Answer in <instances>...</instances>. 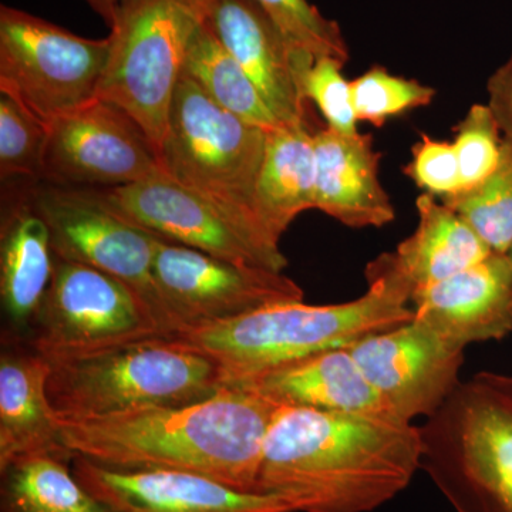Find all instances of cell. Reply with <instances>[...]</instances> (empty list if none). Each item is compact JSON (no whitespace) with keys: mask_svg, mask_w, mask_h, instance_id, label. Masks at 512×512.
<instances>
[{"mask_svg":"<svg viewBox=\"0 0 512 512\" xmlns=\"http://www.w3.org/2000/svg\"><path fill=\"white\" fill-rule=\"evenodd\" d=\"M419 470L421 434L413 423L281 406L255 491L284 498L295 512H373Z\"/></svg>","mask_w":512,"mask_h":512,"instance_id":"6da1fadb","label":"cell"},{"mask_svg":"<svg viewBox=\"0 0 512 512\" xmlns=\"http://www.w3.org/2000/svg\"><path fill=\"white\" fill-rule=\"evenodd\" d=\"M281 404L237 386L185 406L59 417L74 457L128 471H178L256 493L266 434Z\"/></svg>","mask_w":512,"mask_h":512,"instance_id":"7a4b0ae2","label":"cell"},{"mask_svg":"<svg viewBox=\"0 0 512 512\" xmlns=\"http://www.w3.org/2000/svg\"><path fill=\"white\" fill-rule=\"evenodd\" d=\"M366 281L367 291L353 301L278 303L185 330L175 338L214 357L228 384L412 322L413 285L400 271L393 252L369 262Z\"/></svg>","mask_w":512,"mask_h":512,"instance_id":"3957f363","label":"cell"},{"mask_svg":"<svg viewBox=\"0 0 512 512\" xmlns=\"http://www.w3.org/2000/svg\"><path fill=\"white\" fill-rule=\"evenodd\" d=\"M49 363L47 399L59 417L185 406L225 387L220 363L175 336L131 340Z\"/></svg>","mask_w":512,"mask_h":512,"instance_id":"277c9868","label":"cell"},{"mask_svg":"<svg viewBox=\"0 0 512 512\" xmlns=\"http://www.w3.org/2000/svg\"><path fill=\"white\" fill-rule=\"evenodd\" d=\"M421 470L456 512H512V375L478 372L424 421Z\"/></svg>","mask_w":512,"mask_h":512,"instance_id":"5b68a950","label":"cell"},{"mask_svg":"<svg viewBox=\"0 0 512 512\" xmlns=\"http://www.w3.org/2000/svg\"><path fill=\"white\" fill-rule=\"evenodd\" d=\"M211 0H121L109 25V56L96 99L109 101L163 146L185 60Z\"/></svg>","mask_w":512,"mask_h":512,"instance_id":"8992f818","label":"cell"},{"mask_svg":"<svg viewBox=\"0 0 512 512\" xmlns=\"http://www.w3.org/2000/svg\"><path fill=\"white\" fill-rule=\"evenodd\" d=\"M265 141V130L222 109L183 73L158 158L177 183L255 215Z\"/></svg>","mask_w":512,"mask_h":512,"instance_id":"52a82bcc","label":"cell"},{"mask_svg":"<svg viewBox=\"0 0 512 512\" xmlns=\"http://www.w3.org/2000/svg\"><path fill=\"white\" fill-rule=\"evenodd\" d=\"M117 214L174 244L232 264L284 272L278 239L251 212L191 190L160 173L127 187L97 190Z\"/></svg>","mask_w":512,"mask_h":512,"instance_id":"ba28073f","label":"cell"},{"mask_svg":"<svg viewBox=\"0 0 512 512\" xmlns=\"http://www.w3.org/2000/svg\"><path fill=\"white\" fill-rule=\"evenodd\" d=\"M29 194L53 254L113 276L136 293L165 335L180 333L154 278L156 234L121 217L97 190L36 183Z\"/></svg>","mask_w":512,"mask_h":512,"instance_id":"9c48e42d","label":"cell"},{"mask_svg":"<svg viewBox=\"0 0 512 512\" xmlns=\"http://www.w3.org/2000/svg\"><path fill=\"white\" fill-rule=\"evenodd\" d=\"M109 39H86L23 10L0 8V93L47 124L96 99Z\"/></svg>","mask_w":512,"mask_h":512,"instance_id":"30bf717a","label":"cell"},{"mask_svg":"<svg viewBox=\"0 0 512 512\" xmlns=\"http://www.w3.org/2000/svg\"><path fill=\"white\" fill-rule=\"evenodd\" d=\"M55 255V254H53ZM168 336L136 293L92 266L55 255L29 343L47 359Z\"/></svg>","mask_w":512,"mask_h":512,"instance_id":"8fae6325","label":"cell"},{"mask_svg":"<svg viewBox=\"0 0 512 512\" xmlns=\"http://www.w3.org/2000/svg\"><path fill=\"white\" fill-rule=\"evenodd\" d=\"M160 173L156 147L116 104L94 99L49 123L40 183L111 190Z\"/></svg>","mask_w":512,"mask_h":512,"instance_id":"7c38bea8","label":"cell"},{"mask_svg":"<svg viewBox=\"0 0 512 512\" xmlns=\"http://www.w3.org/2000/svg\"><path fill=\"white\" fill-rule=\"evenodd\" d=\"M153 271L180 333L305 299L301 286L284 272L232 264L160 237Z\"/></svg>","mask_w":512,"mask_h":512,"instance_id":"4fadbf2b","label":"cell"},{"mask_svg":"<svg viewBox=\"0 0 512 512\" xmlns=\"http://www.w3.org/2000/svg\"><path fill=\"white\" fill-rule=\"evenodd\" d=\"M357 366L400 420L429 417L461 383L464 349L417 320L373 333L348 346Z\"/></svg>","mask_w":512,"mask_h":512,"instance_id":"5bb4252c","label":"cell"},{"mask_svg":"<svg viewBox=\"0 0 512 512\" xmlns=\"http://www.w3.org/2000/svg\"><path fill=\"white\" fill-rule=\"evenodd\" d=\"M207 26L282 124L308 126L302 83L315 59L296 50L254 0H211Z\"/></svg>","mask_w":512,"mask_h":512,"instance_id":"9a60e30c","label":"cell"},{"mask_svg":"<svg viewBox=\"0 0 512 512\" xmlns=\"http://www.w3.org/2000/svg\"><path fill=\"white\" fill-rule=\"evenodd\" d=\"M77 480L113 512H295L284 498L178 471L114 470L73 457Z\"/></svg>","mask_w":512,"mask_h":512,"instance_id":"2e32d148","label":"cell"},{"mask_svg":"<svg viewBox=\"0 0 512 512\" xmlns=\"http://www.w3.org/2000/svg\"><path fill=\"white\" fill-rule=\"evenodd\" d=\"M414 320L448 345L503 340L512 332V272L507 256L491 254L466 271L416 289Z\"/></svg>","mask_w":512,"mask_h":512,"instance_id":"e0dca14e","label":"cell"},{"mask_svg":"<svg viewBox=\"0 0 512 512\" xmlns=\"http://www.w3.org/2000/svg\"><path fill=\"white\" fill-rule=\"evenodd\" d=\"M225 386L251 390L281 406L400 420L363 375L348 346L313 353Z\"/></svg>","mask_w":512,"mask_h":512,"instance_id":"ac0fdd59","label":"cell"},{"mask_svg":"<svg viewBox=\"0 0 512 512\" xmlns=\"http://www.w3.org/2000/svg\"><path fill=\"white\" fill-rule=\"evenodd\" d=\"M316 210L350 228H382L396 218L379 180L380 153L370 134L313 133Z\"/></svg>","mask_w":512,"mask_h":512,"instance_id":"d6986e66","label":"cell"},{"mask_svg":"<svg viewBox=\"0 0 512 512\" xmlns=\"http://www.w3.org/2000/svg\"><path fill=\"white\" fill-rule=\"evenodd\" d=\"M55 255L50 232L29 190L3 204L0 225L2 339L29 342L52 281Z\"/></svg>","mask_w":512,"mask_h":512,"instance_id":"ffe728a7","label":"cell"},{"mask_svg":"<svg viewBox=\"0 0 512 512\" xmlns=\"http://www.w3.org/2000/svg\"><path fill=\"white\" fill-rule=\"evenodd\" d=\"M0 342V468L33 454H72L47 399L49 359L29 342Z\"/></svg>","mask_w":512,"mask_h":512,"instance_id":"44dd1931","label":"cell"},{"mask_svg":"<svg viewBox=\"0 0 512 512\" xmlns=\"http://www.w3.org/2000/svg\"><path fill=\"white\" fill-rule=\"evenodd\" d=\"M316 157L308 126L266 131L264 158L254 191V211L269 234L281 241L302 212L315 208Z\"/></svg>","mask_w":512,"mask_h":512,"instance_id":"7402d4cb","label":"cell"},{"mask_svg":"<svg viewBox=\"0 0 512 512\" xmlns=\"http://www.w3.org/2000/svg\"><path fill=\"white\" fill-rule=\"evenodd\" d=\"M416 208V229L393 251L413 292L466 271L493 254L470 225L434 195L421 194Z\"/></svg>","mask_w":512,"mask_h":512,"instance_id":"603a6c76","label":"cell"},{"mask_svg":"<svg viewBox=\"0 0 512 512\" xmlns=\"http://www.w3.org/2000/svg\"><path fill=\"white\" fill-rule=\"evenodd\" d=\"M73 457L33 454L0 468V512H113L74 476Z\"/></svg>","mask_w":512,"mask_h":512,"instance_id":"cb8c5ba5","label":"cell"},{"mask_svg":"<svg viewBox=\"0 0 512 512\" xmlns=\"http://www.w3.org/2000/svg\"><path fill=\"white\" fill-rule=\"evenodd\" d=\"M218 106L265 131L282 126L251 77L239 66L207 26L195 36L184 72Z\"/></svg>","mask_w":512,"mask_h":512,"instance_id":"d4e9b609","label":"cell"},{"mask_svg":"<svg viewBox=\"0 0 512 512\" xmlns=\"http://www.w3.org/2000/svg\"><path fill=\"white\" fill-rule=\"evenodd\" d=\"M495 254L512 245V138L504 137L500 163L483 183L443 198Z\"/></svg>","mask_w":512,"mask_h":512,"instance_id":"484cf974","label":"cell"},{"mask_svg":"<svg viewBox=\"0 0 512 512\" xmlns=\"http://www.w3.org/2000/svg\"><path fill=\"white\" fill-rule=\"evenodd\" d=\"M49 124L8 94L0 93V177L42 181Z\"/></svg>","mask_w":512,"mask_h":512,"instance_id":"4316f807","label":"cell"},{"mask_svg":"<svg viewBox=\"0 0 512 512\" xmlns=\"http://www.w3.org/2000/svg\"><path fill=\"white\" fill-rule=\"evenodd\" d=\"M286 39L303 55L333 57L348 63L349 49L335 20L325 18L308 0H254Z\"/></svg>","mask_w":512,"mask_h":512,"instance_id":"83f0119b","label":"cell"},{"mask_svg":"<svg viewBox=\"0 0 512 512\" xmlns=\"http://www.w3.org/2000/svg\"><path fill=\"white\" fill-rule=\"evenodd\" d=\"M357 121L383 127L387 120L417 107L429 106L436 96L433 87L404 79L375 66L350 82Z\"/></svg>","mask_w":512,"mask_h":512,"instance_id":"f1b7e54d","label":"cell"},{"mask_svg":"<svg viewBox=\"0 0 512 512\" xmlns=\"http://www.w3.org/2000/svg\"><path fill=\"white\" fill-rule=\"evenodd\" d=\"M504 136L488 104H474L454 128L453 146L460 165L461 190L483 183L500 163ZM458 191V192H460Z\"/></svg>","mask_w":512,"mask_h":512,"instance_id":"f546056e","label":"cell"},{"mask_svg":"<svg viewBox=\"0 0 512 512\" xmlns=\"http://www.w3.org/2000/svg\"><path fill=\"white\" fill-rule=\"evenodd\" d=\"M345 63L333 57H319L303 77V96L316 104L328 128L340 134H356L350 82L343 77Z\"/></svg>","mask_w":512,"mask_h":512,"instance_id":"4dcf8cb0","label":"cell"},{"mask_svg":"<svg viewBox=\"0 0 512 512\" xmlns=\"http://www.w3.org/2000/svg\"><path fill=\"white\" fill-rule=\"evenodd\" d=\"M407 177L427 194L443 200L461 190L460 165L453 143L421 137L414 144L412 161L404 168Z\"/></svg>","mask_w":512,"mask_h":512,"instance_id":"1f68e13d","label":"cell"},{"mask_svg":"<svg viewBox=\"0 0 512 512\" xmlns=\"http://www.w3.org/2000/svg\"><path fill=\"white\" fill-rule=\"evenodd\" d=\"M488 107L504 137L512 138V55L488 79Z\"/></svg>","mask_w":512,"mask_h":512,"instance_id":"d6a6232c","label":"cell"},{"mask_svg":"<svg viewBox=\"0 0 512 512\" xmlns=\"http://www.w3.org/2000/svg\"><path fill=\"white\" fill-rule=\"evenodd\" d=\"M84 2L109 26L111 20H113L114 13H116V9L119 8L121 0H84Z\"/></svg>","mask_w":512,"mask_h":512,"instance_id":"836d02e7","label":"cell"},{"mask_svg":"<svg viewBox=\"0 0 512 512\" xmlns=\"http://www.w3.org/2000/svg\"><path fill=\"white\" fill-rule=\"evenodd\" d=\"M505 256H507L508 264H510V268H511V272H512V245H511L510 249H508L507 254H505Z\"/></svg>","mask_w":512,"mask_h":512,"instance_id":"e575fe53","label":"cell"}]
</instances>
